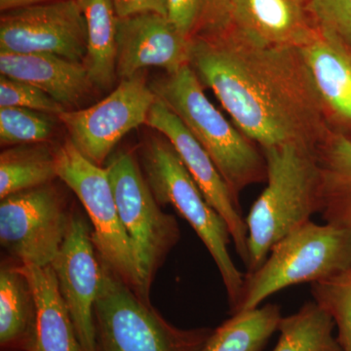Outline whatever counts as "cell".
Returning a JSON list of instances; mask_svg holds the SVG:
<instances>
[{"label": "cell", "instance_id": "obj_10", "mask_svg": "<svg viewBox=\"0 0 351 351\" xmlns=\"http://www.w3.org/2000/svg\"><path fill=\"white\" fill-rule=\"evenodd\" d=\"M157 97L142 73L121 80L104 100L83 110H66L58 119L77 151L97 165L107 162L126 134L147 122Z\"/></svg>", "mask_w": 351, "mask_h": 351}, {"label": "cell", "instance_id": "obj_19", "mask_svg": "<svg viewBox=\"0 0 351 351\" xmlns=\"http://www.w3.org/2000/svg\"><path fill=\"white\" fill-rule=\"evenodd\" d=\"M20 265L32 284L38 304L36 351H82L52 265Z\"/></svg>", "mask_w": 351, "mask_h": 351}, {"label": "cell", "instance_id": "obj_13", "mask_svg": "<svg viewBox=\"0 0 351 351\" xmlns=\"http://www.w3.org/2000/svg\"><path fill=\"white\" fill-rule=\"evenodd\" d=\"M147 125L158 131L179 154L208 203L228 223L232 243L245 265L248 262V230L241 206L204 147L181 119L160 100L156 101L147 115Z\"/></svg>", "mask_w": 351, "mask_h": 351}, {"label": "cell", "instance_id": "obj_17", "mask_svg": "<svg viewBox=\"0 0 351 351\" xmlns=\"http://www.w3.org/2000/svg\"><path fill=\"white\" fill-rule=\"evenodd\" d=\"M0 73L39 88L66 110L80 105L95 88L84 64L55 55L0 51Z\"/></svg>", "mask_w": 351, "mask_h": 351}, {"label": "cell", "instance_id": "obj_26", "mask_svg": "<svg viewBox=\"0 0 351 351\" xmlns=\"http://www.w3.org/2000/svg\"><path fill=\"white\" fill-rule=\"evenodd\" d=\"M313 302L331 316L337 341L343 351H351V267L311 283Z\"/></svg>", "mask_w": 351, "mask_h": 351}, {"label": "cell", "instance_id": "obj_28", "mask_svg": "<svg viewBox=\"0 0 351 351\" xmlns=\"http://www.w3.org/2000/svg\"><path fill=\"white\" fill-rule=\"evenodd\" d=\"M0 107H18L58 117L66 110L59 101L29 83L0 75Z\"/></svg>", "mask_w": 351, "mask_h": 351}, {"label": "cell", "instance_id": "obj_1", "mask_svg": "<svg viewBox=\"0 0 351 351\" xmlns=\"http://www.w3.org/2000/svg\"><path fill=\"white\" fill-rule=\"evenodd\" d=\"M189 66L261 149L294 145L315 152L332 133L300 48L225 32L193 39Z\"/></svg>", "mask_w": 351, "mask_h": 351}, {"label": "cell", "instance_id": "obj_16", "mask_svg": "<svg viewBox=\"0 0 351 351\" xmlns=\"http://www.w3.org/2000/svg\"><path fill=\"white\" fill-rule=\"evenodd\" d=\"M301 52L332 133L351 140V46L317 29Z\"/></svg>", "mask_w": 351, "mask_h": 351}, {"label": "cell", "instance_id": "obj_6", "mask_svg": "<svg viewBox=\"0 0 351 351\" xmlns=\"http://www.w3.org/2000/svg\"><path fill=\"white\" fill-rule=\"evenodd\" d=\"M100 263V287L94 307L96 351H203L214 329H182L171 324L152 302L138 297L103 261Z\"/></svg>", "mask_w": 351, "mask_h": 351}, {"label": "cell", "instance_id": "obj_5", "mask_svg": "<svg viewBox=\"0 0 351 351\" xmlns=\"http://www.w3.org/2000/svg\"><path fill=\"white\" fill-rule=\"evenodd\" d=\"M350 267L351 228L306 221L274 244L256 271L245 274L234 313L257 308L290 286L330 278Z\"/></svg>", "mask_w": 351, "mask_h": 351}, {"label": "cell", "instance_id": "obj_29", "mask_svg": "<svg viewBox=\"0 0 351 351\" xmlns=\"http://www.w3.org/2000/svg\"><path fill=\"white\" fill-rule=\"evenodd\" d=\"M318 29L351 46V0H309Z\"/></svg>", "mask_w": 351, "mask_h": 351}, {"label": "cell", "instance_id": "obj_24", "mask_svg": "<svg viewBox=\"0 0 351 351\" xmlns=\"http://www.w3.org/2000/svg\"><path fill=\"white\" fill-rule=\"evenodd\" d=\"M335 328L329 314L315 302H306L298 313L282 317L272 351H343L332 335Z\"/></svg>", "mask_w": 351, "mask_h": 351}, {"label": "cell", "instance_id": "obj_15", "mask_svg": "<svg viewBox=\"0 0 351 351\" xmlns=\"http://www.w3.org/2000/svg\"><path fill=\"white\" fill-rule=\"evenodd\" d=\"M317 29L309 0H230L226 32L258 45L301 48Z\"/></svg>", "mask_w": 351, "mask_h": 351}, {"label": "cell", "instance_id": "obj_25", "mask_svg": "<svg viewBox=\"0 0 351 351\" xmlns=\"http://www.w3.org/2000/svg\"><path fill=\"white\" fill-rule=\"evenodd\" d=\"M230 10V0H167V17L189 40L225 34Z\"/></svg>", "mask_w": 351, "mask_h": 351}, {"label": "cell", "instance_id": "obj_31", "mask_svg": "<svg viewBox=\"0 0 351 351\" xmlns=\"http://www.w3.org/2000/svg\"><path fill=\"white\" fill-rule=\"evenodd\" d=\"M47 1H52V0H0V10H1V12H4V11L10 10V9Z\"/></svg>", "mask_w": 351, "mask_h": 351}, {"label": "cell", "instance_id": "obj_12", "mask_svg": "<svg viewBox=\"0 0 351 351\" xmlns=\"http://www.w3.org/2000/svg\"><path fill=\"white\" fill-rule=\"evenodd\" d=\"M58 285L73 321L82 351H96L94 307L101 263L86 219L73 213L64 243L53 261Z\"/></svg>", "mask_w": 351, "mask_h": 351}, {"label": "cell", "instance_id": "obj_30", "mask_svg": "<svg viewBox=\"0 0 351 351\" xmlns=\"http://www.w3.org/2000/svg\"><path fill=\"white\" fill-rule=\"evenodd\" d=\"M113 3L119 18L144 12L167 16V0H113Z\"/></svg>", "mask_w": 351, "mask_h": 351}, {"label": "cell", "instance_id": "obj_11", "mask_svg": "<svg viewBox=\"0 0 351 351\" xmlns=\"http://www.w3.org/2000/svg\"><path fill=\"white\" fill-rule=\"evenodd\" d=\"M0 51L55 55L83 63L87 25L78 0H52L1 12Z\"/></svg>", "mask_w": 351, "mask_h": 351}, {"label": "cell", "instance_id": "obj_14", "mask_svg": "<svg viewBox=\"0 0 351 351\" xmlns=\"http://www.w3.org/2000/svg\"><path fill=\"white\" fill-rule=\"evenodd\" d=\"M191 43L162 14L144 12L119 18L117 76L127 80L147 66L174 73L189 64Z\"/></svg>", "mask_w": 351, "mask_h": 351}, {"label": "cell", "instance_id": "obj_18", "mask_svg": "<svg viewBox=\"0 0 351 351\" xmlns=\"http://www.w3.org/2000/svg\"><path fill=\"white\" fill-rule=\"evenodd\" d=\"M38 304L19 263H2L0 269L1 351H36Z\"/></svg>", "mask_w": 351, "mask_h": 351}, {"label": "cell", "instance_id": "obj_8", "mask_svg": "<svg viewBox=\"0 0 351 351\" xmlns=\"http://www.w3.org/2000/svg\"><path fill=\"white\" fill-rule=\"evenodd\" d=\"M54 151L58 178L84 207L99 258L140 297L137 258L120 219L107 170L80 154L69 138L54 147Z\"/></svg>", "mask_w": 351, "mask_h": 351}, {"label": "cell", "instance_id": "obj_27", "mask_svg": "<svg viewBox=\"0 0 351 351\" xmlns=\"http://www.w3.org/2000/svg\"><path fill=\"white\" fill-rule=\"evenodd\" d=\"M47 113L18 107H0V145H13L47 142L54 121Z\"/></svg>", "mask_w": 351, "mask_h": 351}, {"label": "cell", "instance_id": "obj_4", "mask_svg": "<svg viewBox=\"0 0 351 351\" xmlns=\"http://www.w3.org/2000/svg\"><path fill=\"white\" fill-rule=\"evenodd\" d=\"M140 164L157 202L160 206L174 207L211 254L225 285L230 313H234L241 300L245 276L228 251L232 240L228 223L208 203L167 138L154 137L145 142Z\"/></svg>", "mask_w": 351, "mask_h": 351}, {"label": "cell", "instance_id": "obj_20", "mask_svg": "<svg viewBox=\"0 0 351 351\" xmlns=\"http://www.w3.org/2000/svg\"><path fill=\"white\" fill-rule=\"evenodd\" d=\"M319 214L325 223L351 228V140L331 133L315 151Z\"/></svg>", "mask_w": 351, "mask_h": 351}, {"label": "cell", "instance_id": "obj_21", "mask_svg": "<svg viewBox=\"0 0 351 351\" xmlns=\"http://www.w3.org/2000/svg\"><path fill=\"white\" fill-rule=\"evenodd\" d=\"M87 25L84 64L96 89L112 88L117 76V16L113 0H78Z\"/></svg>", "mask_w": 351, "mask_h": 351}, {"label": "cell", "instance_id": "obj_2", "mask_svg": "<svg viewBox=\"0 0 351 351\" xmlns=\"http://www.w3.org/2000/svg\"><path fill=\"white\" fill-rule=\"evenodd\" d=\"M267 186L252 205L247 274L265 263L274 245L319 213L320 178L315 152L294 145L262 149Z\"/></svg>", "mask_w": 351, "mask_h": 351}, {"label": "cell", "instance_id": "obj_7", "mask_svg": "<svg viewBox=\"0 0 351 351\" xmlns=\"http://www.w3.org/2000/svg\"><path fill=\"white\" fill-rule=\"evenodd\" d=\"M106 164L120 219L137 258L140 298L151 302L157 271L181 237L179 223L173 215L161 209L132 152H117Z\"/></svg>", "mask_w": 351, "mask_h": 351}, {"label": "cell", "instance_id": "obj_3", "mask_svg": "<svg viewBox=\"0 0 351 351\" xmlns=\"http://www.w3.org/2000/svg\"><path fill=\"white\" fill-rule=\"evenodd\" d=\"M151 88L204 147L239 204L245 189L267 182L262 149L210 101L189 64L167 73Z\"/></svg>", "mask_w": 351, "mask_h": 351}, {"label": "cell", "instance_id": "obj_9", "mask_svg": "<svg viewBox=\"0 0 351 351\" xmlns=\"http://www.w3.org/2000/svg\"><path fill=\"white\" fill-rule=\"evenodd\" d=\"M71 216L51 184L14 193L0 203V244L16 263L49 267L64 243Z\"/></svg>", "mask_w": 351, "mask_h": 351}, {"label": "cell", "instance_id": "obj_22", "mask_svg": "<svg viewBox=\"0 0 351 351\" xmlns=\"http://www.w3.org/2000/svg\"><path fill=\"white\" fill-rule=\"evenodd\" d=\"M58 178L54 147L48 143L6 147L0 154V198L51 184Z\"/></svg>", "mask_w": 351, "mask_h": 351}, {"label": "cell", "instance_id": "obj_23", "mask_svg": "<svg viewBox=\"0 0 351 351\" xmlns=\"http://www.w3.org/2000/svg\"><path fill=\"white\" fill-rule=\"evenodd\" d=\"M282 317L274 304L232 314L213 330L203 351H262Z\"/></svg>", "mask_w": 351, "mask_h": 351}]
</instances>
